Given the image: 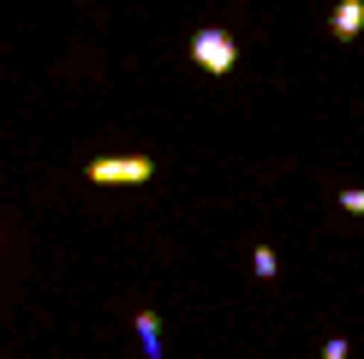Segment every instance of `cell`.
<instances>
[{
  "mask_svg": "<svg viewBox=\"0 0 364 359\" xmlns=\"http://www.w3.org/2000/svg\"><path fill=\"white\" fill-rule=\"evenodd\" d=\"M138 341H144V359H161V318L156 311H138Z\"/></svg>",
  "mask_w": 364,
  "mask_h": 359,
  "instance_id": "4",
  "label": "cell"
},
{
  "mask_svg": "<svg viewBox=\"0 0 364 359\" xmlns=\"http://www.w3.org/2000/svg\"><path fill=\"white\" fill-rule=\"evenodd\" d=\"M341 209H353V216H364V186H346V192H341Z\"/></svg>",
  "mask_w": 364,
  "mask_h": 359,
  "instance_id": "7",
  "label": "cell"
},
{
  "mask_svg": "<svg viewBox=\"0 0 364 359\" xmlns=\"http://www.w3.org/2000/svg\"><path fill=\"white\" fill-rule=\"evenodd\" d=\"M328 36H335V42H358L364 36V0H335V12H328Z\"/></svg>",
  "mask_w": 364,
  "mask_h": 359,
  "instance_id": "3",
  "label": "cell"
},
{
  "mask_svg": "<svg viewBox=\"0 0 364 359\" xmlns=\"http://www.w3.org/2000/svg\"><path fill=\"white\" fill-rule=\"evenodd\" d=\"M191 66H203L209 78H227V72L239 66V42L227 36L221 24H203V30L191 36Z\"/></svg>",
  "mask_w": 364,
  "mask_h": 359,
  "instance_id": "1",
  "label": "cell"
},
{
  "mask_svg": "<svg viewBox=\"0 0 364 359\" xmlns=\"http://www.w3.org/2000/svg\"><path fill=\"white\" fill-rule=\"evenodd\" d=\"M251 269H257V276H263V281H275L281 258H275V251H269V246H257V251H251Z\"/></svg>",
  "mask_w": 364,
  "mask_h": 359,
  "instance_id": "5",
  "label": "cell"
},
{
  "mask_svg": "<svg viewBox=\"0 0 364 359\" xmlns=\"http://www.w3.org/2000/svg\"><path fill=\"white\" fill-rule=\"evenodd\" d=\"M84 174L96 186H144L156 174V162L149 156H96V162H84Z\"/></svg>",
  "mask_w": 364,
  "mask_h": 359,
  "instance_id": "2",
  "label": "cell"
},
{
  "mask_svg": "<svg viewBox=\"0 0 364 359\" xmlns=\"http://www.w3.org/2000/svg\"><path fill=\"white\" fill-rule=\"evenodd\" d=\"M323 359H353V341H346V335H328V341H323Z\"/></svg>",
  "mask_w": 364,
  "mask_h": 359,
  "instance_id": "6",
  "label": "cell"
}]
</instances>
